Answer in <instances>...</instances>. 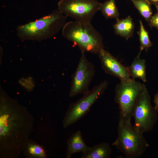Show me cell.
Instances as JSON below:
<instances>
[{"instance_id":"obj_1","label":"cell","mask_w":158,"mask_h":158,"mask_svg":"<svg viewBox=\"0 0 158 158\" xmlns=\"http://www.w3.org/2000/svg\"><path fill=\"white\" fill-rule=\"evenodd\" d=\"M34 118L27 109L1 95L0 103V158H18L29 140Z\"/></svg>"},{"instance_id":"obj_2","label":"cell","mask_w":158,"mask_h":158,"mask_svg":"<svg viewBox=\"0 0 158 158\" xmlns=\"http://www.w3.org/2000/svg\"><path fill=\"white\" fill-rule=\"evenodd\" d=\"M67 17L58 9L35 21L18 26L17 36L23 40L41 41L58 33L66 23Z\"/></svg>"},{"instance_id":"obj_3","label":"cell","mask_w":158,"mask_h":158,"mask_svg":"<svg viewBox=\"0 0 158 158\" xmlns=\"http://www.w3.org/2000/svg\"><path fill=\"white\" fill-rule=\"evenodd\" d=\"M62 35L85 52L98 54L104 49L102 35L91 23L76 20L66 22L62 29Z\"/></svg>"},{"instance_id":"obj_4","label":"cell","mask_w":158,"mask_h":158,"mask_svg":"<svg viewBox=\"0 0 158 158\" xmlns=\"http://www.w3.org/2000/svg\"><path fill=\"white\" fill-rule=\"evenodd\" d=\"M131 120L119 119L118 126V135L112 144L126 158H139L149 146L143 133L134 126Z\"/></svg>"},{"instance_id":"obj_5","label":"cell","mask_w":158,"mask_h":158,"mask_svg":"<svg viewBox=\"0 0 158 158\" xmlns=\"http://www.w3.org/2000/svg\"><path fill=\"white\" fill-rule=\"evenodd\" d=\"M146 87L145 84L132 78L120 80L116 87L115 96L120 109L119 119L131 120L135 104Z\"/></svg>"},{"instance_id":"obj_6","label":"cell","mask_w":158,"mask_h":158,"mask_svg":"<svg viewBox=\"0 0 158 158\" xmlns=\"http://www.w3.org/2000/svg\"><path fill=\"white\" fill-rule=\"evenodd\" d=\"M108 85L107 80L101 82L83 94L80 99L71 104L63 121L64 128L68 127L85 116L94 104L104 93Z\"/></svg>"},{"instance_id":"obj_7","label":"cell","mask_w":158,"mask_h":158,"mask_svg":"<svg viewBox=\"0 0 158 158\" xmlns=\"http://www.w3.org/2000/svg\"><path fill=\"white\" fill-rule=\"evenodd\" d=\"M101 4L97 0H61L58 3V9L75 20L91 23L100 11Z\"/></svg>"},{"instance_id":"obj_8","label":"cell","mask_w":158,"mask_h":158,"mask_svg":"<svg viewBox=\"0 0 158 158\" xmlns=\"http://www.w3.org/2000/svg\"><path fill=\"white\" fill-rule=\"evenodd\" d=\"M158 113L151 104V97L146 87L138 98L133 113L134 126L143 133L153 128L158 118Z\"/></svg>"},{"instance_id":"obj_9","label":"cell","mask_w":158,"mask_h":158,"mask_svg":"<svg viewBox=\"0 0 158 158\" xmlns=\"http://www.w3.org/2000/svg\"><path fill=\"white\" fill-rule=\"evenodd\" d=\"M81 56L76 68L72 76L69 96L71 97L83 94L89 90L90 83L95 73V67L86 58L85 53Z\"/></svg>"},{"instance_id":"obj_10","label":"cell","mask_w":158,"mask_h":158,"mask_svg":"<svg viewBox=\"0 0 158 158\" xmlns=\"http://www.w3.org/2000/svg\"><path fill=\"white\" fill-rule=\"evenodd\" d=\"M98 54L102 67L105 73L120 80L131 79L128 67L122 65L109 52L103 49Z\"/></svg>"},{"instance_id":"obj_11","label":"cell","mask_w":158,"mask_h":158,"mask_svg":"<svg viewBox=\"0 0 158 158\" xmlns=\"http://www.w3.org/2000/svg\"><path fill=\"white\" fill-rule=\"evenodd\" d=\"M67 147L66 158H71L76 153H83L90 147L85 144L80 130L77 131L71 136L67 142Z\"/></svg>"},{"instance_id":"obj_12","label":"cell","mask_w":158,"mask_h":158,"mask_svg":"<svg viewBox=\"0 0 158 158\" xmlns=\"http://www.w3.org/2000/svg\"><path fill=\"white\" fill-rule=\"evenodd\" d=\"M141 53L134 59L131 64L128 68L131 78L135 79L139 78L144 82H146V61L140 58Z\"/></svg>"},{"instance_id":"obj_13","label":"cell","mask_w":158,"mask_h":158,"mask_svg":"<svg viewBox=\"0 0 158 158\" xmlns=\"http://www.w3.org/2000/svg\"><path fill=\"white\" fill-rule=\"evenodd\" d=\"M113 28L116 35L127 40L133 35L134 24L133 19L128 16L125 18L117 20Z\"/></svg>"},{"instance_id":"obj_14","label":"cell","mask_w":158,"mask_h":158,"mask_svg":"<svg viewBox=\"0 0 158 158\" xmlns=\"http://www.w3.org/2000/svg\"><path fill=\"white\" fill-rule=\"evenodd\" d=\"M111 148L107 142L96 145L82 153V158H109L111 156Z\"/></svg>"},{"instance_id":"obj_15","label":"cell","mask_w":158,"mask_h":158,"mask_svg":"<svg viewBox=\"0 0 158 158\" xmlns=\"http://www.w3.org/2000/svg\"><path fill=\"white\" fill-rule=\"evenodd\" d=\"M23 152L27 157L45 158L47 157L43 147L30 139L26 145Z\"/></svg>"},{"instance_id":"obj_16","label":"cell","mask_w":158,"mask_h":158,"mask_svg":"<svg viewBox=\"0 0 158 158\" xmlns=\"http://www.w3.org/2000/svg\"><path fill=\"white\" fill-rule=\"evenodd\" d=\"M100 11L107 19H119V13L115 0H107L102 3Z\"/></svg>"},{"instance_id":"obj_17","label":"cell","mask_w":158,"mask_h":158,"mask_svg":"<svg viewBox=\"0 0 158 158\" xmlns=\"http://www.w3.org/2000/svg\"><path fill=\"white\" fill-rule=\"evenodd\" d=\"M138 10L141 15L149 23L152 16L151 4L146 0H130Z\"/></svg>"},{"instance_id":"obj_18","label":"cell","mask_w":158,"mask_h":158,"mask_svg":"<svg viewBox=\"0 0 158 158\" xmlns=\"http://www.w3.org/2000/svg\"><path fill=\"white\" fill-rule=\"evenodd\" d=\"M140 30L137 33L139 36L140 44L139 52L141 53L144 50L147 52L152 44L150 40L148 32L144 27L141 20H140Z\"/></svg>"},{"instance_id":"obj_19","label":"cell","mask_w":158,"mask_h":158,"mask_svg":"<svg viewBox=\"0 0 158 158\" xmlns=\"http://www.w3.org/2000/svg\"><path fill=\"white\" fill-rule=\"evenodd\" d=\"M156 7L157 10V12L152 16L149 23L151 27H154L158 29V6Z\"/></svg>"},{"instance_id":"obj_20","label":"cell","mask_w":158,"mask_h":158,"mask_svg":"<svg viewBox=\"0 0 158 158\" xmlns=\"http://www.w3.org/2000/svg\"><path fill=\"white\" fill-rule=\"evenodd\" d=\"M154 102L155 104L154 108L158 113V93L156 94L154 96Z\"/></svg>"},{"instance_id":"obj_21","label":"cell","mask_w":158,"mask_h":158,"mask_svg":"<svg viewBox=\"0 0 158 158\" xmlns=\"http://www.w3.org/2000/svg\"><path fill=\"white\" fill-rule=\"evenodd\" d=\"M151 4H153L155 6H158V0H146Z\"/></svg>"}]
</instances>
